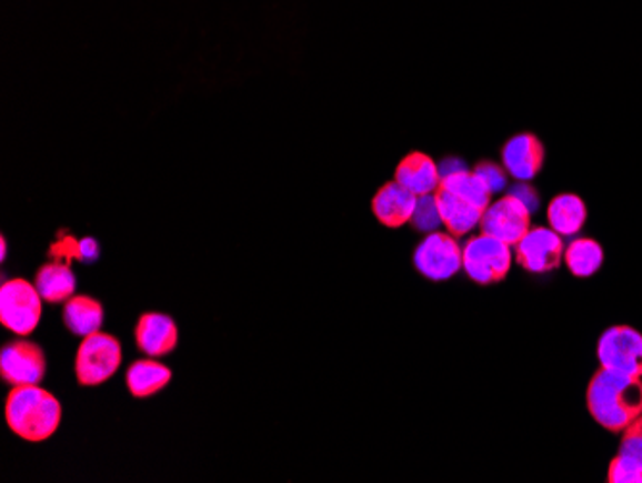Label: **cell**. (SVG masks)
<instances>
[{"instance_id":"4316f807","label":"cell","mask_w":642,"mask_h":483,"mask_svg":"<svg viewBox=\"0 0 642 483\" xmlns=\"http://www.w3.org/2000/svg\"><path fill=\"white\" fill-rule=\"evenodd\" d=\"M462 170H468L464 162L460 159H447L443 164L439 167V172H441V180L447 178V175H452V173L462 172Z\"/></svg>"},{"instance_id":"7a4b0ae2","label":"cell","mask_w":642,"mask_h":483,"mask_svg":"<svg viewBox=\"0 0 642 483\" xmlns=\"http://www.w3.org/2000/svg\"><path fill=\"white\" fill-rule=\"evenodd\" d=\"M7 424L22 440L39 443L57 433L62 420L58 399L39 385H18L8 393Z\"/></svg>"},{"instance_id":"f1b7e54d","label":"cell","mask_w":642,"mask_h":483,"mask_svg":"<svg viewBox=\"0 0 642 483\" xmlns=\"http://www.w3.org/2000/svg\"><path fill=\"white\" fill-rule=\"evenodd\" d=\"M0 256H2V260L7 259V241L4 239L0 241Z\"/></svg>"},{"instance_id":"3957f363","label":"cell","mask_w":642,"mask_h":483,"mask_svg":"<svg viewBox=\"0 0 642 483\" xmlns=\"http://www.w3.org/2000/svg\"><path fill=\"white\" fill-rule=\"evenodd\" d=\"M43 296L36 288L22 278L7 280L0 288V324L16 335H29L36 332L43 316Z\"/></svg>"},{"instance_id":"7402d4cb","label":"cell","mask_w":642,"mask_h":483,"mask_svg":"<svg viewBox=\"0 0 642 483\" xmlns=\"http://www.w3.org/2000/svg\"><path fill=\"white\" fill-rule=\"evenodd\" d=\"M410 222L421 233H433L443 225V217H441L435 193L418 197L414 214H412Z\"/></svg>"},{"instance_id":"484cf974","label":"cell","mask_w":642,"mask_h":483,"mask_svg":"<svg viewBox=\"0 0 642 483\" xmlns=\"http://www.w3.org/2000/svg\"><path fill=\"white\" fill-rule=\"evenodd\" d=\"M508 195L514 197L515 201H520L529 210V214H535L539 207H541L539 193L529 185L528 181H518L514 188H510Z\"/></svg>"},{"instance_id":"277c9868","label":"cell","mask_w":642,"mask_h":483,"mask_svg":"<svg viewBox=\"0 0 642 483\" xmlns=\"http://www.w3.org/2000/svg\"><path fill=\"white\" fill-rule=\"evenodd\" d=\"M122 364V345L114 335L97 332L81 341L76 356V375L86 388L108 382Z\"/></svg>"},{"instance_id":"9a60e30c","label":"cell","mask_w":642,"mask_h":483,"mask_svg":"<svg viewBox=\"0 0 642 483\" xmlns=\"http://www.w3.org/2000/svg\"><path fill=\"white\" fill-rule=\"evenodd\" d=\"M435 195L441 217H443V225L449 230L450 235L464 238L481 224V218H483L485 210L470 204V202L443 188L437 189Z\"/></svg>"},{"instance_id":"4fadbf2b","label":"cell","mask_w":642,"mask_h":483,"mask_svg":"<svg viewBox=\"0 0 642 483\" xmlns=\"http://www.w3.org/2000/svg\"><path fill=\"white\" fill-rule=\"evenodd\" d=\"M415 202L418 195L400 185L399 181H393L379 189L378 195L373 197L371 202V209L381 224L387 228H400L412 220Z\"/></svg>"},{"instance_id":"30bf717a","label":"cell","mask_w":642,"mask_h":483,"mask_svg":"<svg viewBox=\"0 0 642 483\" xmlns=\"http://www.w3.org/2000/svg\"><path fill=\"white\" fill-rule=\"evenodd\" d=\"M479 225L481 233L515 246L531 230V214L520 201H515L514 197L506 195L486 207Z\"/></svg>"},{"instance_id":"44dd1931","label":"cell","mask_w":642,"mask_h":483,"mask_svg":"<svg viewBox=\"0 0 642 483\" xmlns=\"http://www.w3.org/2000/svg\"><path fill=\"white\" fill-rule=\"evenodd\" d=\"M441 188L447 189L450 193L464 199L470 204H475L481 210H485L491 204V193L489 189L481 183L475 173L470 170H462V172L452 173L441 180Z\"/></svg>"},{"instance_id":"8992f818","label":"cell","mask_w":642,"mask_h":483,"mask_svg":"<svg viewBox=\"0 0 642 483\" xmlns=\"http://www.w3.org/2000/svg\"><path fill=\"white\" fill-rule=\"evenodd\" d=\"M600 369L642 378V333L631 325H612L596 345Z\"/></svg>"},{"instance_id":"6da1fadb","label":"cell","mask_w":642,"mask_h":483,"mask_svg":"<svg viewBox=\"0 0 642 483\" xmlns=\"http://www.w3.org/2000/svg\"><path fill=\"white\" fill-rule=\"evenodd\" d=\"M586 406L604 430L623 432L642 414V378L599 369L586 388Z\"/></svg>"},{"instance_id":"5b68a950","label":"cell","mask_w":642,"mask_h":483,"mask_svg":"<svg viewBox=\"0 0 642 483\" xmlns=\"http://www.w3.org/2000/svg\"><path fill=\"white\" fill-rule=\"evenodd\" d=\"M512 266V249L500 239L486 233L475 235L462 249V268L479 285H489L504 280Z\"/></svg>"},{"instance_id":"ba28073f","label":"cell","mask_w":642,"mask_h":483,"mask_svg":"<svg viewBox=\"0 0 642 483\" xmlns=\"http://www.w3.org/2000/svg\"><path fill=\"white\" fill-rule=\"evenodd\" d=\"M562 235L552 228H533L515 245V259L531 274H549L564 259Z\"/></svg>"},{"instance_id":"7c38bea8","label":"cell","mask_w":642,"mask_h":483,"mask_svg":"<svg viewBox=\"0 0 642 483\" xmlns=\"http://www.w3.org/2000/svg\"><path fill=\"white\" fill-rule=\"evenodd\" d=\"M178 325L172 318L149 312L139 318L136 328L137 346L150 359L165 356L178 346Z\"/></svg>"},{"instance_id":"83f0119b","label":"cell","mask_w":642,"mask_h":483,"mask_svg":"<svg viewBox=\"0 0 642 483\" xmlns=\"http://www.w3.org/2000/svg\"><path fill=\"white\" fill-rule=\"evenodd\" d=\"M79 254H81L79 259H97V243H94L93 239H86V241H81V243H79Z\"/></svg>"},{"instance_id":"ac0fdd59","label":"cell","mask_w":642,"mask_h":483,"mask_svg":"<svg viewBox=\"0 0 642 483\" xmlns=\"http://www.w3.org/2000/svg\"><path fill=\"white\" fill-rule=\"evenodd\" d=\"M170 380H172V370L152 359L137 361L136 364L129 366L128 374H126L129 393L137 399L150 398L158 391L164 390Z\"/></svg>"},{"instance_id":"8fae6325","label":"cell","mask_w":642,"mask_h":483,"mask_svg":"<svg viewBox=\"0 0 642 483\" xmlns=\"http://www.w3.org/2000/svg\"><path fill=\"white\" fill-rule=\"evenodd\" d=\"M544 149L531 133H520L510 139L502 149V162L514 180L531 181L543 167Z\"/></svg>"},{"instance_id":"cb8c5ba5","label":"cell","mask_w":642,"mask_h":483,"mask_svg":"<svg viewBox=\"0 0 642 483\" xmlns=\"http://www.w3.org/2000/svg\"><path fill=\"white\" fill-rule=\"evenodd\" d=\"M473 173L478 175L481 183L489 189V193L494 195V193H500L506 189L508 178L504 168H500L499 164H493V162H481L475 167Z\"/></svg>"},{"instance_id":"52a82bcc","label":"cell","mask_w":642,"mask_h":483,"mask_svg":"<svg viewBox=\"0 0 642 483\" xmlns=\"http://www.w3.org/2000/svg\"><path fill=\"white\" fill-rule=\"evenodd\" d=\"M414 264L431 282H447L462 270V246L454 235L433 231L415 249Z\"/></svg>"},{"instance_id":"d6986e66","label":"cell","mask_w":642,"mask_h":483,"mask_svg":"<svg viewBox=\"0 0 642 483\" xmlns=\"http://www.w3.org/2000/svg\"><path fill=\"white\" fill-rule=\"evenodd\" d=\"M64 322L73 335L87 338L91 333L100 332V325L104 322V309L91 296L73 295L66 301Z\"/></svg>"},{"instance_id":"9c48e42d","label":"cell","mask_w":642,"mask_h":483,"mask_svg":"<svg viewBox=\"0 0 642 483\" xmlns=\"http://www.w3.org/2000/svg\"><path fill=\"white\" fill-rule=\"evenodd\" d=\"M47 372V361L41 346L31 341L18 340L8 343L0 353V374L2 380L18 385H39Z\"/></svg>"},{"instance_id":"5bb4252c","label":"cell","mask_w":642,"mask_h":483,"mask_svg":"<svg viewBox=\"0 0 642 483\" xmlns=\"http://www.w3.org/2000/svg\"><path fill=\"white\" fill-rule=\"evenodd\" d=\"M394 181H399L400 185H404L414 195H429L441 188V172L431 157L423 152H412L400 162L394 172Z\"/></svg>"},{"instance_id":"ffe728a7","label":"cell","mask_w":642,"mask_h":483,"mask_svg":"<svg viewBox=\"0 0 642 483\" xmlns=\"http://www.w3.org/2000/svg\"><path fill=\"white\" fill-rule=\"evenodd\" d=\"M564 254L571 274L581 280L596 274L604 264V251L594 239L581 238L571 241L570 245L565 246Z\"/></svg>"},{"instance_id":"603a6c76","label":"cell","mask_w":642,"mask_h":483,"mask_svg":"<svg viewBox=\"0 0 642 483\" xmlns=\"http://www.w3.org/2000/svg\"><path fill=\"white\" fill-rule=\"evenodd\" d=\"M608 482L642 483V461L618 453V456L610 462Z\"/></svg>"},{"instance_id":"e0dca14e","label":"cell","mask_w":642,"mask_h":483,"mask_svg":"<svg viewBox=\"0 0 642 483\" xmlns=\"http://www.w3.org/2000/svg\"><path fill=\"white\" fill-rule=\"evenodd\" d=\"M36 288L47 303H64L72 299L78 288L72 268L62 262H52L39 268L36 275Z\"/></svg>"},{"instance_id":"d4e9b609","label":"cell","mask_w":642,"mask_h":483,"mask_svg":"<svg viewBox=\"0 0 642 483\" xmlns=\"http://www.w3.org/2000/svg\"><path fill=\"white\" fill-rule=\"evenodd\" d=\"M620 455L633 456L636 461H642V414L623 430Z\"/></svg>"},{"instance_id":"2e32d148","label":"cell","mask_w":642,"mask_h":483,"mask_svg":"<svg viewBox=\"0 0 642 483\" xmlns=\"http://www.w3.org/2000/svg\"><path fill=\"white\" fill-rule=\"evenodd\" d=\"M549 224L562 238H571L583 230L586 222L585 201L573 193H564L552 199L549 204Z\"/></svg>"}]
</instances>
